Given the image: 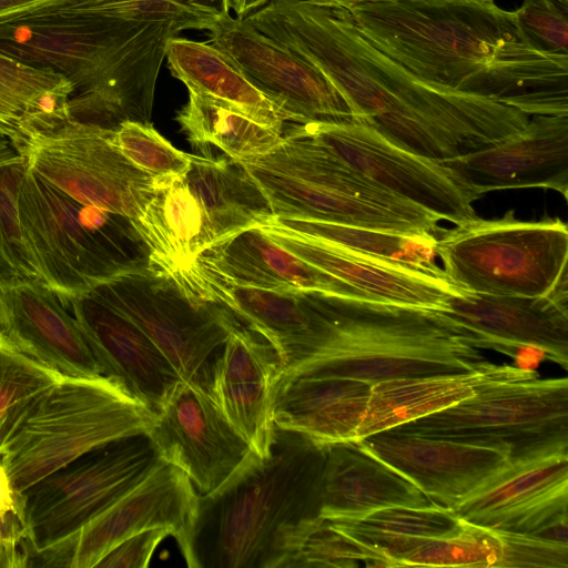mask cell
<instances>
[{"mask_svg":"<svg viewBox=\"0 0 568 568\" xmlns=\"http://www.w3.org/2000/svg\"><path fill=\"white\" fill-rule=\"evenodd\" d=\"M111 215L80 204L28 168L19 223L37 268L61 302L141 263L124 252Z\"/></svg>","mask_w":568,"mask_h":568,"instance_id":"10","label":"cell"},{"mask_svg":"<svg viewBox=\"0 0 568 568\" xmlns=\"http://www.w3.org/2000/svg\"><path fill=\"white\" fill-rule=\"evenodd\" d=\"M432 503L412 481L354 442L326 446L320 516L363 518L377 510Z\"/></svg>","mask_w":568,"mask_h":568,"instance_id":"27","label":"cell"},{"mask_svg":"<svg viewBox=\"0 0 568 568\" xmlns=\"http://www.w3.org/2000/svg\"><path fill=\"white\" fill-rule=\"evenodd\" d=\"M376 48L427 82L528 116L568 115V55L540 49L495 0H385L347 9Z\"/></svg>","mask_w":568,"mask_h":568,"instance_id":"2","label":"cell"},{"mask_svg":"<svg viewBox=\"0 0 568 568\" xmlns=\"http://www.w3.org/2000/svg\"><path fill=\"white\" fill-rule=\"evenodd\" d=\"M62 304L72 311L101 375L158 412L181 377L151 338L90 290Z\"/></svg>","mask_w":568,"mask_h":568,"instance_id":"23","label":"cell"},{"mask_svg":"<svg viewBox=\"0 0 568 568\" xmlns=\"http://www.w3.org/2000/svg\"><path fill=\"white\" fill-rule=\"evenodd\" d=\"M184 179L203 212L213 246L263 227L273 216L264 194L235 160L192 154Z\"/></svg>","mask_w":568,"mask_h":568,"instance_id":"32","label":"cell"},{"mask_svg":"<svg viewBox=\"0 0 568 568\" xmlns=\"http://www.w3.org/2000/svg\"><path fill=\"white\" fill-rule=\"evenodd\" d=\"M200 494L178 467L161 460L135 487L78 532L31 556L29 567L93 568L128 537L153 528L172 536L186 562Z\"/></svg>","mask_w":568,"mask_h":568,"instance_id":"14","label":"cell"},{"mask_svg":"<svg viewBox=\"0 0 568 568\" xmlns=\"http://www.w3.org/2000/svg\"><path fill=\"white\" fill-rule=\"evenodd\" d=\"M29 554L20 494L0 463V568L27 567Z\"/></svg>","mask_w":568,"mask_h":568,"instance_id":"45","label":"cell"},{"mask_svg":"<svg viewBox=\"0 0 568 568\" xmlns=\"http://www.w3.org/2000/svg\"><path fill=\"white\" fill-rule=\"evenodd\" d=\"M170 277L190 295L224 307L264 337L282 358L284 375L314 358L329 334L331 317L317 294L239 283L201 255Z\"/></svg>","mask_w":568,"mask_h":568,"instance_id":"16","label":"cell"},{"mask_svg":"<svg viewBox=\"0 0 568 568\" xmlns=\"http://www.w3.org/2000/svg\"><path fill=\"white\" fill-rule=\"evenodd\" d=\"M61 376L0 336V454L33 405Z\"/></svg>","mask_w":568,"mask_h":568,"instance_id":"42","label":"cell"},{"mask_svg":"<svg viewBox=\"0 0 568 568\" xmlns=\"http://www.w3.org/2000/svg\"><path fill=\"white\" fill-rule=\"evenodd\" d=\"M184 176L155 182L145 209L130 221L146 246V264L169 276L213 246L203 212Z\"/></svg>","mask_w":568,"mask_h":568,"instance_id":"31","label":"cell"},{"mask_svg":"<svg viewBox=\"0 0 568 568\" xmlns=\"http://www.w3.org/2000/svg\"><path fill=\"white\" fill-rule=\"evenodd\" d=\"M388 430L501 445L510 460L568 450V381L493 364L471 396Z\"/></svg>","mask_w":568,"mask_h":568,"instance_id":"8","label":"cell"},{"mask_svg":"<svg viewBox=\"0 0 568 568\" xmlns=\"http://www.w3.org/2000/svg\"><path fill=\"white\" fill-rule=\"evenodd\" d=\"M245 20L315 65L342 94L355 121L416 154L460 156L520 130L530 119L425 81L367 40L345 9L274 0Z\"/></svg>","mask_w":568,"mask_h":568,"instance_id":"1","label":"cell"},{"mask_svg":"<svg viewBox=\"0 0 568 568\" xmlns=\"http://www.w3.org/2000/svg\"><path fill=\"white\" fill-rule=\"evenodd\" d=\"M160 462L143 433L91 450L22 491L28 564L33 554L78 532L142 481Z\"/></svg>","mask_w":568,"mask_h":568,"instance_id":"12","label":"cell"},{"mask_svg":"<svg viewBox=\"0 0 568 568\" xmlns=\"http://www.w3.org/2000/svg\"><path fill=\"white\" fill-rule=\"evenodd\" d=\"M50 0H0V21L12 18Z\"/></svg>","mask_w":568,"mask_h":568,"instance_id":"47","label":"cell"},{"mask_svg":"<svg viewBox=\"0 0 568 568\" xmlns=\"http://www.w3.org/2000/svg\"><path fill=\"white\" fill-rule=\"evenodd\" d=\"M187 102L175 121L187 141L206 153L213 145L235 161L267 154L283 140V132L268 128L236 106L206 93L187 89Z\"/></svg>","mask_w":568,"mask_h":568,"instance_id":"37","label":"cell"},{"mask_svg":"<svg viewBox=\"0 0 568 568\" xmlns=\"http://www.w3.org/2000/svg\"><path fill=\"white\" fill-rule=\"evenodd\" d=\"M230 8L231 0H50L16 17L29 13H84L131 22L166 23L181 32L189 29L207 30L230 13Z\"/></svg>","mask_w":568,"mask_h":568,"instance_id":"40","label":"cell"},{"mask_svg":"<svg viewBox=\"0 0 568 568\" xmlns=\"http://www.w3.org/2000/svg\"><path fill=\"white\" fill-rule=\"evenodd\" d=\"M237 162L264 194L273 216L427 237H436L442 229L436 215L292 128L267 154Z\"/></svg>","mask_w":568,"mask_h":568,"instance_id":"6","label":"cell"},{"mask_svg":"<svg viewBox=\"0 0 568 568\" xmlns=\"http://www.w3.org/2000/svg\"><path fill=\"white\" fill-rule=\"evenodd\" d=\"M481 197L544 187L568 196V115H536L520 130L474 152L440 160Z\"/></svg>","mask_w":568,"mask_h":568,"instance_id":"24","label":"cell"},{"mask_svg":"<svg viewBox=\"0 0 568 568\" xmlns=\"http://www.w3.org/2000/svg\"><path fill=\"white\" fill-rule=\"evenodd\" d=\"M170 536L164 528L134 534L108 551L95 565L104 568H146L160 542Z\"/></svg>","mask_w":568,"mask_h":568,"instance_id":"46","label":"cell"},{"mask_svg":"<svg viewBox=\"0 0 568 568\" xmlns=\"http://www.w3.org/2000/svg\"><path fill=\"white\" fill-rule=\"evenodd\" d=\"M291 128L439 220L456 225L477 216L473 204L480 196L454 169L394 144L362 122L314 121Z\"/></svg>","mask_w":568,"mask_h":568,"instance_id":"15","label":"cell"},{"mask_svg":"<svg viewBox=\"0 0 568 568\" xmlns=\"http://www.w3.org/2000/svg\"><path fill=\"white\" fill-rule=\"evenodd\" d=\"M412 481L432 503L452 508L510 460V449L385 430L358 442Z\"/></svg>","mask_w":568,"mask_h":568,"instance_id":"21","label":"cell"},{"mask_svg":"<svg viewBox=\"0 0 568 568\" xmlns=\"http://www.w3.org/2000/svg\"><path fill=\"white\" fill-rule=\"evenodd\" d=\"M265 226L313 237L447 280L443 268L435 262L437 257L436 237L405 235L316 220L281 216H272Z\"/></svg>","mask_w":568,"mask_h":568,"instance_id":"39","label":"cell"},{"mask_svg":"<svg viewBox=\"0 0 568 568\" xmlns=\"http://www.w3.org/2000/svg\"><path fill=\"white\" fill-rule=\"evenodd\" d=\"M153 416L104 376H61L19 425L0 463L21 494L91 450L146 433Z\"/></svg>","mask_w":568,"mask_h":568,"instance_id":"7","label":"cell"},{"mask_svg":"<svg viewBox=\"0 0 568 568\" xmlns=\"http://www.w3.org/2000/svg\"><path fill=\"white\" fill-rule=\"evenodd\" d=\"M284 372L274 347L236 320L214 363L210 396L260 457L271 452L275 403Z\"/></svg>","mask_w":568,"mask_h":568,"instance_id":"22","label":"cell"},{"mask_svg":"<svg viewBox=\"0 0 568 568\" xmlns=\"http://www.w3.org/2000/svg\"><path fill=\"white\" fill-rule=\"evenodd\" d=\"M310 2L325 8L331 9H349L356 4L366 3V2H377L385 0H308Z\"/></svg>","mask_w":568,"mask_h":568,"instance_id":"49","label":"cell"},{"mask_svg":"<svg viewBox=\"0 0 568 568\" xmlns=\"http://www.w3.org/2000/svg\"><path fill=\"white\" fill-rule=\"evenodd\" d=\"M273 1L274 0H231V8L235 11L237 18L245 19L251 13Z\"/></svg>","mask_w":568,"mask_h":568,"instance_id":"48","label":"cell"},{"mask_svg":"<svg viewBox=\"0 0 568 568\" xmlns=\"http://www.w3.org/2000/svg\"><path fill=\"white\" fill-rule=\"evenodd\" d=\"M452 509L474 525L550 539L568 523V450L509 460Z\"/></svg>","mask_w":568,"mask_h":568,"instance_id":"19","label":"cell"},{"mask_svg":"<svg viewBox=\"0 0 568 568\" xmlns=\"http://www.w3.org/2000/svg\"><path fill=\"white\" fill-rule=\"evenodd\" d=\"M171 24L84 13H29L0 21V51L67 78L75 92L118 101L130 121L150 122Z\"/></svg>","mask_w":568,"mask_h":568,"instance_id":"4","label":"cell"},{"mask_svg":"<svg viewBox=\"0 0 568 568\" xmlns=\"http://www.w3.org/2000/svg\"><path fill=\"white\" fill-rule=\"evenodd\" d=\"M207 31L211 43L295 123L354 120L342 94L315 65L245 19L227 13Z\"/></svg>","mask_w":568,"mask_h":568,"instance_id":"17","label":"cell"},{"mask_svg":"<svg viewBox=\"0 0 568 568\" xmlns=\"http://www.w3.org/2000/svg\"><path fill=\"white\" fill-rule=\"evenodd\" d=\"M413 566L567 568L568 544L463 520L455 532L424 544L400 561V567Z\"/></svg>","mask_w":568,"mask_h":568,"instance_id":"29","label":"cell"},{"mask_svg":"<svg viewBox=\"0 0 568 568\" xmlns=\"http://www.w3.org/2000/svg\"><path fill=\"white\" fill-rule=\"evenodd\" d=\"M3 312L2 337L19 352L62 376H102L75 317L45 283L4 281Z\"/></svg>","mask_w":568,"mask_h":568,"instance_id":"25","label":"cell"},{"mask_svg":"<svg viewBox=\"0 0 568 568\" xmlns=\"http://www.w3.org/2000/svg\"><path fill=\"white\" fill-rule=\"evenodd\" d=\"M201 256L239 283L282 292L373 301L285 250L260 227L223 241Z\"/></svg>","mask_w":568,"mask_h":568,"instance_id":"28","label":"cell"},{"mask_svg":"<svg viewBox=\"0 0 568 568\" xmlns=\"http://www.w3.org/2000/svg\"><path fill=\"white\" fill-rule=\"evenodd\" d=\"M379 567L369 550L321 516L283 525L275 534L264 568Z\"/></svg>","mask_w":568,"mask_h":568,"instance_id":"38","label":"cell"},{"mask_svg":"<svg viewBox=\"0 0 568 568\" xmlns=\"http://www.w3.org/2000/svg\"><path fill=\"white\" fill-rule=\"evenodd\" d=\"M3 290H4V281L0 274V336H2L3 328H4Z\"/></svg>","mask_w":568,"mask_h":568,"instance_id":"50","label":"cell"},{"mask_svg":"<svg viewBox=\"0 0 568 568\" xmlns=\"http://www.w3.org/2000/svg\"><path fill=\"white\" fill-rule=\"evenodd\" d=\"M371 386L336 377L283 379L276 396L275 426L325 446L354 442Z\"/></svg>","mask_w":568,"mask_h":568,"instance_id":"30","label":"cell"},{"mask_svg":"<svg viewBox=\"0 0 568 568\" xmlns=\"http://www.w3.org/2000/svg\"><path fill=\"white\" fill-rule=\"evenodd\" d=\"M74 92L63 75L0 51V133L14 144L59 124Z\"/></svg>","mask_w":568,"mask_h":568,"instance_id":"35","label":"cell"},{"mask_svg":"<svg viewBox=\"0 0 568 568\" xmlns=\"http://www.w3.org/2000/svg\"><path fill=\"white\" fill-rule=\"evenodd\" d=\"M516 13L540 49L568 55V0H523Z\"/></svg>","mask_w":568,"mask_h":568,"instance_id":"44","label":"cell"},{"mask_svg":"<svg viewBox=\"0 0 568 568\" xmlns=\"http://www.w3.org/2000/svg\"><path fill=\"white\" fill-rule=\"evenodd\" d=\"M113 133L67 121L16 145L33 171L80 204L132 221L155 182L115 148Z\"/></svg>","mask_w":568,"mask_h":568,"instance_id":"13","label":"cell"},{"mask_svg":"<svg viewBox=\"0 0 568 568\" xmlns=\"http://www.w3.org/2000/svg\"><path fill=\"white\" fill-rule=\"evenodd\" d=\"M326 446L275 429L271 452L252 450L216 490L200 495L190 568H264L276 531L320 516Z\"/></svg>","mask_w":568,"mask_h":568,"instance_id":"3","label":"cell"},{"mask_svg":"<svg viewBox=\"0 0 568 568\" xmlns=\"http://www.w3.org/2000/svg\"><path fill=\"white\" fill-rule=\"evenodd\" d=\"M145 434L160 459L181 469L200 495L216 490L251 452L210 394L182 379Z\"/></svg>","mask_w":568,"mask_h":568,"instance_id":"18","label":"cell"},{"mask_svg":"<svg viewBox=\"0 0 568 568\" xmlns=\"http://www.w3.org/2000/svg\"><path fill=\"white\" fill-rule=\"evenodd\" d=\"M331 521L376 556L379 567H400L406 556L455 532L463 523L452 508L437 504L396 506L358 519Z\"/></svg>","mask_w":568,"mask_h":568,"instance_id":"36","label":"cell"},{"mask_svg":"<svg viewBox=\"0 0 568 568\" xmlns=\"http://www.w3.org/2000/svg\"><path fill=\"white\" fill-rule=\"evenodd\" d=\"M260 229L285 250L376 302L442 311L462 290L448 280L399 263L276 227Z\"/></svg>","mask_w":568,"mask_h":568,"instance_id":"26","label":"cell"},{"mask_svg":"<svg viewBox=\"0 0 568 568\" xmlns=\"http://www.w3.org/2000/svg\"><path fill=\"white\" fill-rule=\"evenodd\" d=\"M328 337L310 362L282 378H394L480 369L490 362L440 311L321 295Z\"/></svg>","mask_w":568,"mask_h":568,"instance_id":"5","label":"cell"},{"mask_svg":"<svg viewBox=\"0 0 568 568\" xmlns=\"http://www.w3.org/2000/svg\"><path fill=\"white\" fill-rule=\"evenodd\" d=\"M440 312L479 349L514 357L520 349H534L567 368L568 303L549 294L509 296L460 290Z\"/></svg>","mask_w":568,"mask_h":568,"instance_id":"20","label":"cell"},{"mask_svg":"<svg viewBox=\"0 0 568 568\" xmlns=\"http://www.w3.org/2000/svg\"><path fill=\"white\" fill-rule=\"evenodd\" d=\"M115 148L155 182L184 176L192 154L173 146L151 122L125 121L111 136Z\"/></svg>","mask_w":568,"mask_h":568,"instance_id":"43","label":"cell"},{"mask_svg":"<svg viewBox=\"0 0 568 568\" xmlns=\"http://www.w3.org/2000/svg\"><path fill=\"white\" fill-rule=\"evenodd\" d=\"M90 291L136 324L182 381L210 394L214 363L236 321L233 314L190 295L146 260Z\"/></svg>","mask_w":568,"mask_h":568,"instance_id":"11","label":"cell"},{"mask_svg":"<svg viewBox=\"0 0 568 568\" xmlns=\"http://www.w3.org/2000/svg\"><path fill=\"white\" fill-rule=\"evenodd\" d=\"M165 58L171 74L187 89L227 102L253 120L284 132L294 116L271 101L240 68L212 43L180 37L170 39Z\"/></svg>","mask_w":568,"mask_h":568,"instance_id":"33","label":"cell"},{"mask_svg":"<svg viewBox=\"0 0 568 568\" xmlns=\"http://www.w3.org/2000/svg\"><path fill=\"white\" fill-rule=\"evenodd\" d=\"M28 168L27 156L0 133V274L3 281L44 283L27 248L18 217V197Z\"/></svg>","mask_w":568,"mask_h":568,"instance_id":"41","label":"cell"},{"mask_svg":"<svg viewBox=\"0 0 568 568\" xmlns=\"http://www.w3.org/2000/svg\"><path fill=\"white\" fill-rule=\"evenodd\" d=\"M437 257L447 280L471 293L541 296L568 270V227L560 219L519 221L478 216L440 229Z\"/></svg>","mask_w":568,"mask_h":568,"instance_id":"9","label":"cell"},{"mask_svg":"<svg viewBox=\"0 0 568 568\" xmlns=\"http://www.w3.org/2000/svg\"><path fill=\"white\" fill-rule=\"evenodd\" d=\"M493 364L474 372L403 377L373 384L354 443L471 396Z\"/></svg>","mask_w":568,"mask_h":568,"instance_id":"34","label":"cell"}]
</instances>
